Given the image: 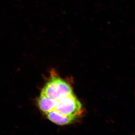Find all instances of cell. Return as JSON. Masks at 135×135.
Masks as SVG:
<instances>
[{
  "label": "cell",
  "mask_w": 135,
  "mask_h": 135,
  "mask_svg": "<svg viewBox=\"0 0 135 135\" xmlns=\"http://www.w3.org/2000/svg\"><path fill=\"white\" fill-rule=\"evenodd\" d=\"M73 93L70 85L58 76H54L46 84L41 94L59 101Z\"/></svg>",
  "instance_id": "obj_1"
},
{
  "label": "cell",
  "mask_w": 135,
  "mask_h": 135,
  "mask_svg": "<svg viewBox=\"0 0 135 135\" xmlns=\"http://www.w3.org/2000/svg\"><path fill=\"white\" fill-rule=\"evenodd\" d=\"M55 110L66 116L76 119L82 113V106L73 93L58 101Z\"/></svg>",
  "instance_id": "obj_2"
},
{
  "label": "cell",
  "mask_w": 135,
  "mask_h": 135,
  "mask_svg": "<svg viewBox=\"0 0 135 135\" xmlns=\"http://www.w3.org/2000/svg\"><path fill=\"white\" fill-rule=\"evenodd\" d=\"M49 120L60 126L68 125L72 123L76 119L62 115L57 111L54 110L46 114Z\"/></svg>",
  "instance_id": "obj_3"
},
{
  "label": "cell",
  "mask_w": 135,
  "mask_h": 135,
  "mask_svg": "<svg viewBox=\"0 0 135 135\" xmlns=\"http://www.w3.org/2000/svg\"><path fill=\"white\" fill-rule=\"evenodd\" d=\"M58 101L40 94L38 100V105L41 111L46 114L55 110Z\"/></svg>",
  "instance_id": "obj_4"
}]
</instances>
